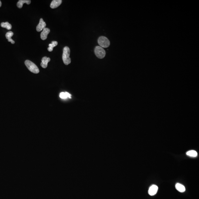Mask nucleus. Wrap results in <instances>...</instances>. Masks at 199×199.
I'll return each mask as SVG.
<instances>
[{
	"label": "nucleus",
	"mask_w": 199,
	"mask_h": 199,
	"mask_svg": "<svg viewBox=\"0 0 199 199\" xmlns=\"http://www.w3.org/2000/svg\"><path fill=\"white\" fill-rule=\"evenodd\" d=\"M187 155L191 157H196L197 156L198 153L197 152L194 150H191L186 153Z\"/></svg>",
	"instance_id": "obj_16"
},
{
	"label": "nucleus",
	"mask_w": 199,
	"mask_h": 199,
	"mask_svg": "<svg viewBox=\"0 0 199 199\" xmlns=\"http://www.w3.org/2000/svg\"><path fill=\"white\" fill-rule=\"evenodd\" d=\"M70 54V50L68 47H64L63 50L62 59L63 63L66 65H68L71 63V59L69 57Z\"/></svg>",
	"instance_id": "obj_1"
},
{
	"label": "nucleus",
	"mask_w": 199,
	"mask_h": 199,
	"mask_svg": "<svg viewBox=\"0 0 199 199\" xmlns=\"http://www.w3.org/2000/svg\"><path fill=\"white\" fill-rule=\"evenodd\" d=\"M51 59L50 58H48L46 56H44L42 59V62L41 63V66L44 68H47L48 63L50 61Z\"/></svg>",
	"instance_id": "obj_8"
},
{
	"label": "nucleus",
	"mask_w": 199,
	"mask_h": 199,
	"mask_svg": "<svg viewBox=\"0 0 199 199\" xmlns=\"http://www.w3.org/2000/svg\"><path fill=\"white\" fill-rule=\"evenodd\" d=\"M62 3V0H54L51 4V8L52 9L56 8L61 4Z\"/></svg>",
	"instance_id": "obj_9"
},
{
	"label": "nucleus",
	"mask_w": 199,
	"mask_h": 199,
	"mask_svg": "<svg viewBox=\"0 0 199 199\" xmlns=\"http://www.w3.org/2000/svg\"><path fill=\"white\" fill-rule=\"evenodd\" d=\"M59 97L62 99H66L67 98H71V95L68 92H61L60 93Z\"/></svg>",
	"instance_id": "obj_13"
},
{
	"label": "nucleus",
	"mask_w": 199,
	"mask_h": 199,
	"mask_svg": "<svg viewBox=\"0 0 199 199\" xmlns=\"http://www.w3.org/2000/svg\"><path fill=\"white\" fill-rule=\"evenodd\" d=\"M1 26L2 27L6 28L8 30H10L12 28V26L11 24H9V22H6L5 23H1Z\"/></svg>",
	"instance_id": "obj_14"
},
{
	"label": "nucleus",
	"mask_w": 199,
	"mask_h": 199,
	"mask_svg": "<svg viewBox=\"0 0 199 199\" xmlns=\"http://www.w3.org/2000/svg\"><path fill=\"white\" fill-rule=\"evenodd\" d=\"M13 35V32L9 31L6 33V39H8V41L11 42L12 44H14L15 43V41H14L11 38Z\"/></svg>",
	"instance_id": "obj_11"
},
{
	"label": "nucleus",
	"mask_w": 199,
	"mask_h": 199,
	"mask_svg": "<svg viewBox=\"0 0 199 199\" xmlns=\"http://www.w3.org/2000/svg\"><path fill=\"white\" fill-rule=\"evenodd\" d=\"M31 2V1L30 0H20L17 3V6L18 8L20 9L22 8L23 4L26 3L27 4H30Z\"/></svg>",
	"instance_id": "obj_10"
},
{
	"label": "nucleus",
	"mask_w": 199,
	"mask_h": 199,
	"mask_svg": "<svg viewBox=\"0 0 199 199\" xmlns=\"http://www.w3.org/2000/svg\"><path fill=\"white\" fill-rule=\"evenodd\" d=\"M58 43L56 41H52L51 44H49V47L48 48V50L49 52L52 51L53 48L57 45Z\"/></svg>",
	"instance_id": "obj_15"
},
{
	"label": "nucleus",
	"mask_w": 199,
	"mask_h": 199,
	"mask_svg": "<svg viewBox=\"0 0 199 199\" xmlns=\"http://www.w3.org/2000/svg\"><path fill=\"white\" fill-rule=\"evenodd\" d=\"M46 24L44 21L43 19H40L39 23L37 25L36 27V30L38 32H40L42 31L43 29L46 27Z\"/></svg>",
	"instance_id": "obj_6"
},
{
	"label": "nucleus",
	"mask_w": 199,
	"mask_h": 199,
	"mask_svg": "<svg viewBox=\"0 0 199 199\" xmlns=\"http://www.w3.org/2000/svg\"><path fill=\"white\" fill-rule=\"evenodd\" d=\"M25 65L30 72L37 74L39 72V68L35 63L30 60H27L25 62Z\"/></svg>",
	"instance_id": "obj_2"
},
{
	"label": "nucleus",
	"mask_w": 199,
	"mask_h": 199,
	"mask_svg": "<svg viewBox=\"0 0 199 199\" xmlns=\"http://www.w3.org/2000/svg\"><path fill=\"white\" fill-rule=\"evenodd\" d=\"M94 52L97 57L100 59L103 58L106 54L105 50L100 46H97L95 47Z\"/></svg>",
	"instance_id": "obj_4"
},
{
	"label": "nucleus",
	"mask_w": 199,
	"mask_h": 199,
	"mask_svg": "<svg viewBox=\"0 0 199 199\" xmlns=\"http://www.w3.org/2000/svg\"><path fill=\"white\" fill-rule=\"evenodd\" d=\"M1 6H2V2H1V1L0 0V7H1Z\"/></svg>",
	"instance_id": "obj_17"
},
{
	"label": "nucleus",
	"mask_w": 199,
	"mask_h": 199,
	"mask_svg": "<svg viewBox=\"0 0 199 199\" xmlns=\"http://www.w3.org/2000/svg\"><path fill=\"white\" fill-rule=\"evenodd\" d=\"M175 187L176 190L179 192H183L185 191V187L184 185L179 183H177L176 184Z\"/></svg>",
	"instance_id": "obj_12"
},
{
	"label": "nucleus",
	"mask_w": 199,
	"mask_h": 199,
	"mask_svg": "<svg viewBox=\"0 0 199 199\" xmlns=\"http://www.w3.org/2000/svg\"><path fill=\"white\" fill-rule=\"evenodd\" d=\"M50 30L48 28H45L43 29L41 34V38L43 40H45L47 38V35L50 33Z\"/></svg>",
	"instance_id": "obj_7"
},
{
	"label": "nucleus",
	"mask_w": 199,
	"mask_h": 199,
	"mask_svg": "<svg viewBox=\"0 0 199 199\" xmlns=\"http://www.w3.org/2000/svg\"><path fill=\"white\" fill-rule=\"evenodd\" d=\"M98 43L100 47L102 48H107L109 47L110 42L107 38L104 36H101L98 38Z\"/></svg>",
	"instance_id": "obj_3"
},
{
	"label": "nucleus",
	"mask_w": 199,
	"mask_h": 199,
	"mask_svg": "<svg viewBox=\"0 0 199 199\" xmlns=\"http://www.w3.org/2000/svg\"><path fill=\"white\" fill-rule=\"evenodd\" d=\"M158 190V187L155 185H153L150 187L148 194L150 196H153L156 194Z\"/></svg>",
	"instance_id": "obj_5"
}]
</instances>
